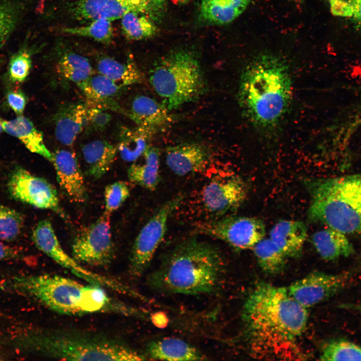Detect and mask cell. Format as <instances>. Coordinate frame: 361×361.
Returning a JSON list of instances; mask_svg holds the SVG:
<instances>
[{
    "mask_svg": "<svg viewBox=\"0 0 361 361\" xmlns=\"http://www.w3.org/2000/svg\"><path fill=\"white\" fill-rule=\"evenodd\" d=\"M169 111L164 105L153 98L138 95L133 99L126 114L137 125L157 131L172 121Z\"/></svg>",
    "mask_w": 361,
    "mask_h": 361,
    "instance_id": "obj_19",
    "label": "cell"
},
{
    "mask_svg": "<svg viewBox=\"0 0 361 361\" xmlns=\"http://www.w3.org/2000/svg\"><path fill=\"white\" fill-rule=\"evenodd\" d=\"M0 359H1V358H0Z\"/></svg>",
    "mask_w": 361,
    "mask_h": 361,
    "instance_id": "obj_48",
    "label": "cell"
},
{
    "mask_svg": "<svg viewBox=\"0 0 361 361\" xmlns=\"http://www.w3.org/2000/svg\"><path fill=\"white\" fill-rule=\"evenodd\" d=\"M175 1L180 3L184 4V3H186L188 2L190 0H175Z\"/></svg>",
    "mask_w": 361,
    "mask_h": 361,
    "instance_id": "obj_46",
    "label": "cell"
},
{
    "mask_svg": "<svg viewBox=\"0 0 361 361\" xmlns=\"http://www.w3.org/2000/svg\"><path fill=\"white\" fill-rule=\"evenodd\" d=\"M29 353L52 359L141 360L145 356L119 338L86 330L52 328L32 331L20 339Z\"/></svg>",
    "mask_w": 361,
    "mask_h": 361,
    "instance_id": "obj_5",
    "label": "cell"
},
{
    "mask_svg": "<svg viewBox=\"0 0 361 361\" xmlns=\"http://www.w3.org/2000/svg\"><path fill=\"white\" fill-rule=\"evenodd\" d=\"M51 161L58 182L68 197L76 202H84L86 189L75 153L67 149H58L52 153Z\"/></svg>",
    "mask_w": 361,
    "mask_h": 361,
    "instance_id": "obj_17",
    "label": "cell"
},
{
    "mask_svg": "<svg viewBox=\"0 0 361 361\" xmlns=\"http://www.w3.org/2000/svg\"><path fill=\"white\" fill-rule=\"evenodd\" d=\"M121 19L122 32L128 39L136 41L146 39L156 33L157 28L154 21L145 14L130 12Z\"/></svg>",
    "mask_w": 361,
    "mask_h": 361,
    "instance_id": "obj_31",
    "label": "cell"
},
{
    "mask_svg": "<svg viewBox=\"0 0 361 361\" xmlns=\"http://www.w3.org/2000/svg\"><path fill=\"white\" fill-rule=\"evenodd\" d=\"M307 237V228L301 221L281 220L270 232V239L287 257L300 256Z\"/></svg>",
    "mask_w": 361,
    "mask_h": 361,
    "instance_id": "obj_20",
    "label": "cell"
},
{
    "mask_svg": "<svg viewBox=\"0 0 361 361\" xmlns=\"http://www.w3.org/2000/svg\"><path fill=\"white\" fill-rule=\"evenodd\" d=\"M22 215L16 210L0 204V240L12 242L20 235L24 226Z\"/></svg>",
    "mask_w": 361,
    "mask_h": 361,
    "instance_id": "obj_35",
    "label": "cell"
},
{
    "mask_svg": "<svg viewBox=\"0 0 361 361\" xmlns=\"http://www.w3.org/2000/svg\"><path fill=\"white\" fill-rule=\"evenodd\" d=\"M351 277L349 271L329 274L316 271L293 282L287 290L296 301L307 309L340 292Z\"/></svg>",
    "mask_w": 361,
    "mask_h": 361,
    "instance_id": "obj_12",
    "label": "cell"
},
{
    "mask_svg": "<svg viewBox=\"0 0 361 361\" xmlns=\"http://www.w3.org/2000/svg\"><path fill=\"white\" fill-rule=\"evenodd\" d=\"M111 21L98 19L90 21L88 24L75 27H65L61 32L71 35L87 37L104 44L110 43L113 36Z\"/></svg>",
    "mask_w": 361,
    "mask_h": 361,
    "instance_id": "obj_33",
    "label": "cell"
},
{
    "mask_svg": "<svg viewBox=\"0 0 361 361\" xmlns=\"http://www.w3.org/2000/svg\"><path fill=\"white\" fill-rule=\"evenodd\" d=\"M253 249L257 262L264 272L276 275L284 270L287 257L270 238H263Z\"/></svg>",
    "mask_w": 361,
    "mask_h": 361,
    "instance_id": "obj_30",
    "label": "cell"
},
{
    "mask_svg": "<svg viewBox=\"0 0 361 361\" xmlns=\"http://www.w3.org/2000/svg\"><path fill=\"white\" fill-rule=\"evenodd\" d=\"M7 100L10 107L18 115H22L27 104V98L20 89H15L8 92Z\"/></svg>",
    "mask_w": 361,
    "mask_h": 361,
    "instance_id": "obj_41",
    "label": "cell"
},
{
    "mask_svg": "<svg viewBox=\"0 0 361 361\" xmlns=\"http://www.w3.org/2000/svg\"><path fill=\"white\" fill-rule=\"evenodd\" d=\"M110 215L105 212L96 221L82 229L72 245L73 257L79 263L95 267L109 264L114 255Z\"/></svg>",
    "mask_w": 361,
    "mask_h": 361,
    "instance_id": "obj_10",
    "label": "cell"
},
{
    "mask_svg": "<svg viewBox=\"0 0 361 361\" xmlns=\"http://www.w3.org/2000/svg\"><path fill=\"white\" fill-rule=\"evenodd\" d=\"M32 67L30 54L25 50L20 51L13 55L9 65V76L15 83H21L29 75Z\"/></svg>",
    "mask_w": 361,
    "mask_h": 361,
    "instance_id": "obj_38",
    "label": "cell"
},
{
    "mask_svg": "<svg viewBox=\"0 0 361 361\" xmlns=\"http://www.w3.org/2000/svg\"><path fill=\"white\" fill-rule=\"evenodd\" d=\"M292 80L286 62L271 53L254 57L242 72L238 101L254 126L268 130L276 127L290 107Z\"/></svg>",
    "mask_w": 361,
    "mask_h": 361,
    "instance_id": "obj_2",
    "label": "cell"
},
{
    "mask_svg": "<svg viewBox=\"0 0 361 361\" xmlns=\"http://www.w3.org/2000/svg\"><path fill=\"white\" fill-rule=\"evenodd\" d=\"M32 239L41 251L87 282L109 288L119 293L123 291L124 284L89 270L66 253L49 220L41 221L36 225L33 231Z\"/></svg>",
    "mask_w": 361,
    "mask_h": 361,
    "instance_id": "obj_11",
    "label": "cell"
},
{
    "mask_svg": "<svg viewBox=\"0 0 361 361\" xmlns=\"http://www.w3.org/2000/svg\"><path fill=\"white\" fill-rule=\"evenodd\" d=\"M246 186L238 176L214 178L203 188L202 200L206 210L222 215L238 208L245 201Z\"/></svg>",
    "mask_w": 361,
    "mask_h": 361,
    "instance_id": "obj_15",
    "label": "cell"
},
{
    "mask_svg": "<svg viewBox=\"0 0 361 361\" xmlns=\"http://www.w3.org/2000/svg\"><path fill=\"white\" fill-rule=\"evenodd\" d=\"M311 241L318 254L325 260L347 257L354 253L352 244L346 234L330 227L314 233Z\"/></svg>",
    "mask_w": 361,
    "mask_h": 361,
    "instance_id": "obj_25",
    "label": "cell"
},
{
    "mask_svg": "<svg viewBox=\"0 0 361 361\" xmlns=\"http://www.w3.org/2000/svg\"><path fill=\"white\" fill-rule=\"evenodd\" d=\"M149 82L169 111L197 99L206 89L197 56L185 50L173 51L158 60L150 71Z\"/></svg>",
    "mask_w": 361,
    "mask_h": 361,
    "instance_id": "obj_7",
    "label": "cell"
},
{
    "mask_svg": "<svg viewBox=\"0 0 361 361\" xmlns=\"http://www.w3.org/2000/svg\"><path fill=\"white\" fill-rule=\"evenodd\" d=\"M322 360H361V346L342 339L327 342L323 347Z\"/></svg>",
    "mask_w": 361,
    "mask_h": 361,
    "instance_id": "obj_34",
    "label": "cell"
},
{
    "mask_svg": "<svg viewBox=\"0 0 361 361\" xmlns=\"http://www.w3.org/2000/svg\"><path fill=\"white\" fill-rule=\"evenodd\" d=\"M87 125L85 128L89 131H102L108 126L111 120V115L106 109L86 104Z\"/></svg>",
    "mask_w": 361,
    "mask_h": 361,
    "instance_id": "obj_40",
    "label": "cell"
},
{
    "mask_svg": "<svg viewBox=\"0 0 361 361\" xmlns=\"http://www.w3.org/2000/svg\"><path fill=\"white\" fill-rule=\"evenodd\" d=\"M196 232L215 238L239 250L253 248L265 235V225L260 219L229 216L196 225Z\"/></svg>",
    "mask_w": 361,
    "mask_h": 361,
    "instance_id": "obj_9",
    "label": "cell"
},
{
    "mask_svg": "<svg viewBox=\"0 0 361 361\" xmlns=\"http://www.w3.org/2000/svg\"><path fill=\"white\" fill-rule=\"evenodd\" d=\"M223 264L214 246L191 238L177 244L148 277L149 286L168 294H209L219 287Z\"/></svg>",
    "mask_w": 361,
    "mask_h": 361,
    "instance_id": "obj_3",
    "label": "cell"
},
{
    "mask_svg": "<svg viewBox=\"0 0 361 361\" xmlns=\"http://www.w3.org/2000/svg\"><path fill=\"white\" fill-rule=\"evenodd\" d=\"M78 85L87 98V105L117 110L120 109L112 100L123 87L106 76L99 73L92 75Z\"/></svg>",
    "mask_w": 361,
    "mask_h": 361,
    "instance_id": "obj_23",
    "label": "cell"
},
{
    "mask_svg": "<svg viewBox=\"0 0 361 361\" xmlns=\"http://www.w3.org/2000/svg\"><path fill=\"white\" fill-rule=\"evenodd\" d=\"M3 130V121H2L1 119L0 118V133Z\"/></svg>",
    "mask_w": 361,
    "mask_h": 361,
    "instance_id": "obj_45",
    "label": "cell"
},
{
    "mask_svg": "<svg viewBox=\"0 0 361 361\" xmlns=\"http://www.w3.org/2000/svg\"><path fill=\"white\" fill-rule=\"evenodd\" d=\"M10 286L60 314L82 315L114 313L134 317L137 310L109 296L101 285L54 274L23 275L12 279Z\"/></svg>",
    "mask_w": 361,
    "mask_h": 361,
    "instance_id": "obj_4",
    "label": "cell"
},
{
    "mask_svg": "<svg viewBox=\"0 0 361 361\" xmlns=\"http://www.w3.org/2000/svg\"><path fill=\"white\" fill-rule=\"evenodd\" d=\"M17 20L16 9L11 5L0 1V46L14 29Z\"/></svg>",
    "mask_w": 361,
    "mask_h": 361,
    "instance_id": "obj_39",
    "label": "cell"
},
{
    "mask_svg": "<svg viewBox=\"0 0 361 361\" xmlns=\"http://www.w3.org/2000/svg\"><path fill=\"white\" fill-rule=\"evenodd\" d=\"M156 132L138 125L134 128H122L116 146L117 152L124 161H135L149 146V143Z\"/></svg>",
    "mask_w": 361,
    "mask_h": 361,
    "instance_id": "obj_27",
    "label": "cell"
},
{
    "mask_svg": "<svg viewBox=\"0 0 361 361\" xmlns=\"http://www.w3.org/2000/svg\"><path fill=\"white\" fill-rule=\"evenodd\" d=\"M294 1H300V0H294Z\"/></svg>",
    "mask_w": 361,
    "mask_h": 361,
    "instance_id": "obj_47",
    "label": "cell"
},
{
    "mask_svg": "<svg viewBox=\"0 0 361 361\" xmlns=\"http://www.w3.org/2000/svg\"><path fill=\"white\" fill-rule=\"evenodd\" d=\"M68 8L71 16L79 21L105 19L112 21L130 12L144 13L149 17L148 0H74Z\"/></svg>",
    "mask_w": 361,
    "mask_h": 361,
    "instance_id": "obj_14",
    "label": "cell"
},
{
    "mask_svg": "<svg viewBox=\"0 0 361 361\" xmlns=\"http://www.w3.org/2000/svg\"><path fill=\"white\" fill-rule=\"evenodd\" d=\"M181 196L165 202L142 227L136 237L130 256L129 271L140 277L148 267L164 238L168 219L182 201Z\"/></svg>",
    "mask_w": 361,
    "mask_h": 361,
    "instance_id": "obj_8",
    "label": "cell"
},
{
    "mask_svg": "<svg viewBox=\"0 0 361 361\" xmlns=\"http://www.w3.org/2000/svg\"><path fill=\"white\" fill-rule=\"evenodd\" d=\"M147 355L153 359L204 360L205 356L196 347L176 338H165L148 343Z\"/></svg>",
    "mask_w": 361,
    "mask_h": 361,
    "instance_id": "obj_21",
    "label": "cell"
},
{
    "mask_svg": "<svg viewBox=\"0 0 361 361\" xmlns=\"http://www.w3.org/2000/svg\"><path fill=\"white\" fill-rule=\"evenodd\" d=\"M81 151L87 173L94 179L101 177L109 170L118 152L116 146L103 139L85 144Z\"/></svg>",
    "mask_w": 361,
    "mask_h": 361,
    "instance_id": "obj_22",
    "label": "cell"
},
{
    "mask_svg": "<svg viewBox=\"0 0 361 361\" xmlns=\"http://www.w3.org/2000/svg\"><path fill=\"white\" fill-rule=\"evenodd\" d=\"M7 185L11 196L16 200L39 209L62 213L55 188L45 178L19 166L11 173Z\"/></svg>",
    "mask_w": 361,
    "mask_h": 361,
    "instance_id": "obj_13",
    "label": "cell"
},
{
    "mask_svg": "<svg viewBox=\"0 0 361 361\" xmlns=\"http://www.w3.org/2000/svg\"><path fill=\"white\" fill-rule=\"evenodd\" d=\"M331 12L334 16L349 20L361 29V0H328Z\"/></svg>",
    "mask_w": 361,
    "mask_h": 361,
    "instance_id": "obj_36",
    "label": "cell"
},
{
    "mask_svg": "<svg viewBox=\"0 0 361 361\" xmlns=\"http://www.w3.org/2000/svg\"><path fill=\"white\" fill-rule=\"evenodd\" d=\"M211 159L209 149L199 143H184L169 146L166 150V164L178 176L205 170Z\"/></svg>",
    "mask_w": 361,
    "mask_h": 361,
    "instance_id": "obj_16",
    "label": "cell"
},
{
    "mask_svg": "<svg viewBox=\"0 0 361 361\" xmlns=\"http://www.w3.org/2000/svg\"><path fill=\"white\" fill-rule=\"evenodd\" d=\"M149 5V17L154 21L159 20L163 14L165 0H148Z\"/></svg>",
    "mask_w": 361,
    "mask_h": 361,
    "instance_id": "obj_42",
    "label": "cell"
},
{
    "mask_svg": "<svg viewBox=\"0 0 361 361\" xmlns=\"http://www.w3.org/2000/svg\"><path fill=\"white\" fill-rule=\"evenodd\" d=\"M141 157V162L134 163L129 167L128 177L131 182L148 190L153 191L160 180L159 150L149 146Z\"/></svg>",
    "mask_w": 361,
    "mask_h": 361,
    "instance_id": "obj_28",
    "label": "cell"
},
{
    "mask_svg": "<svg viewBox=\"0 0 361 361\" xmlns=\"http://www.w3.org/2000/svg\"><path fill=\"white\" fill-rule=\"evenodd\" d=\"M3 130L19 139L30 151L52 161V153L46 146L41 132L27 117L18 116L10 120L3 121Z\"/></svg>",
    "mask_w": 361,
    "mask_h": 361,
    "instance_id": "obj_24",
    "label": "cell"
},
{
    "mask_svg": "<svg viewBox=\"0 0 361 361\" xmlns=\"http://www.w3.org/2000/svg\"><path fill=\"white\" fill-rule=\"evenodd\" d=\"M307 308L287 289L260 283L247 298L242 312L245 332L259 356L300 357L296 341L308 320Z\"/></svg>",
    "mask_w": 361,
    "mask_h": 361,
    "instance_id": "obj_1",
    "label": "cell"
},
{
    "mask_svg": "<svg viewBox=\"0 0 361 361\" xmlns=\"http://www.w3.org/2000/svg\"><path fill=\"white\" fill-rule=\"evenodd\" d=\"M308 217L346 235L361 234V173L305 181Z\"/></svg>",
    "mask_w": 361,
    "mask_h": 361,
    "instance_id": "obj_6",
    "label": "cell"
},
{
    "mask_svg": "<svg viewBox=\"0 0 361 361\" xmlns=\"http://www.w3.org/2000/svg\"><path fill=\"white\" fill-rule=\"evenodd\" d=\"M18 256V252L15 249L0 240V260L14 259Z\"/></svg>",
    "mask_w": 361,
    "mask_h": 361,
    "instance_id": "obj_43",
    "label": "cell"
},
{
    "mask_svg": "<svg viewBox=\"0 0 361 361\" xmlns=\"http://www.w3.org/2000/svg\"><path fill=\"white\" fill-rule=\"evenodd\" d=\"M86 104L67 103L60 106L54 116L57 140L66 146H71L87 125Z\"/></svg>",
    "mask_w": 361,
    "mask_h": 361,
    "instance_id": "obj_18",
    "label": "cell"
},
{
    "mask_svg": "<svg viewBox=\"0 0 361 361\" xmlns=\"http://www.w3.org/2000/svg\"><path fill=\"white\" fill-rule=\"evenodd\" d=\"M97 68L99 74L106 76L123 88L140 83L142 80L140 72L130 60L120 62L110 57H103L98 61Z\"/></svg>",
    "mask_w": 361,
    "mask_h": 361,
    "instance_id": "obj_29",
    "label": "cell"
},
{
    "mask_svg": "<svg viewBox=\"0 0 361 361\" xmlns=\"http://www.w3.org/2000/svg\"><path fill=\"white\" fill-rule=\"evenodd\" d=\"M250 2V0H202L199 16L207 24H228L246 10Z\"/></svg>",
    "mask_w": 361,
    "mask_h": 361,
    "instance_id": "obj_26",
    "label": "cell"
},
{
    "mask_svg": "<svg viewBox=\"0 0 361 361\" xmlns=\"http://www.w3.org/2000/svg\"><path fill=\"white\" fill-rule=\"evenodd\" d=\"M56 69L62 76L77 85L93 75V69L88 60L74 53L62 56L57 64Z\"/></svg>",
    "mask_w": 361,
    "mask_h": 361,
    "instance_id": "obj_32",
    "label": "cell"
},
{
    "mask_svg": "<svg viewBox=\"0 0 361 361\" xmlns=\"http://www.w3.org/2000/svg\"><path fill=\"white\" fill-rule=\"evenodd\" d=\"M340 307L356 311L361 313V302L352 303H344L340 305Z\"/></svg>",
    "mask_w": 361,
    "mask_h": 361,
    "instance_id": "obj_44",
    "label": "cell"
},
{
    "mask_svg": "<svg viewBox=\"0 0 361 361\" xmlns=\"http://www.w3.org/2000/svg\"><path fill=\"white\" fill-rule=\"evenodd\" d=\"M129 194V189L124 182L118 181L107 185L104 192L105 212L111 215L123 204Z\"/></svg>",
    "mask_w": 361,
    "mask_h": 361,
    "instance_id": "obj_37",
    "label": "cell"
}]
</instances>
